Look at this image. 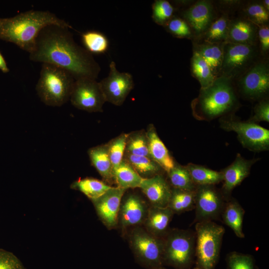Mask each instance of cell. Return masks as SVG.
I'll return each instance as SVG.
<instances>
[{"label":"cell","mask_w":269,"mask_h":269,"mask_svg":"<svg viewBox=\"0 0 269 269\" xmlns=\"http://www.w3.org/2000/svg\"><path fill=\"white\" fill-rule=\"evenodd\" d=\"M226 201L214 185L196 186L193 223L220 220Z\"/></svg>","instance_id":"11"},{"label":"cell","mask_w":269,"mask_h":269,"mask_svg":"<svg viewBox=\"0 0 269 269\" xmlns=\"http://www.w3.org/2000/svg\"><path fill=\"white\" fill-rule=\"evenodd\" d=\"M255 159L248 160L238 153L235 160L221 171L223 185L221 193L226 201L231 197L233 190L248 176Z\"/></svg>","instance_id":"17"},{"label":"cell","mask_w":269,"mask_h":269,"mask_svg":"<svg viewBox=\"0 0 269 269\" xmlns=\"http://www.w3.org/2000/svg\"><path fill=\"white\" fill-rule=\"evenodd\" d=\"M146 132L150 158L159 164L165 172H168L175 164L173 158L158 136L153 125L150 124L148 126Z\"/></svg>","instance_id":"22"},{"label":"cell","mask_w":269,"mask_h":269,"mask_svg":"<svg viewBox=\"0 0 269 269\" xmlns=\"http://www.w3.org/2000/svg\"><path fill=\"white\" fill-rule=\"evenodd\" d=\"M258 46L263 58H269V24L258 27Z\"/></svg>","instance_id":"43"},{"label":"cell","mask_w":269,"mask_h":269,"mask_svg":"<svg viewBox=\"0 0 269 269\" xmlns=\"http://www.w3.org/2000/svg\"><path fill=\"white\" fill-rule=\"evenodd\" d=\"M254 115L249 119V122H269V97L263 99L256 104L254 108Z\"/></svg>","instance_id":"41"},{"label":"cell","mask_w":269,"mask_h":269,"mask_svg":"<svg viewBox=\"0 0 269 269\" xmlns=\"http://www.w3.org/2000/svg\"><path fill=\"white\" fill-rule=\"evenodd\" d=\"M192 42L193 52L199 54L205 61L216 78L219 77L224 43H211L199 39H194Z\"/></svg>","instance_id":"20"},{"label":"cell","mask_w":269,"mask_h":269,"mask_svg":"<svg viewBox=\"0 0 269 269\" xmlns=\"http://www.w3.org/2000/svg\"><path fill=\"white\" fill-rule=\"evenodd\" d=\"M245 211L239 202L231 197L226 201L221 219L223 222L234 232L239 238H244L243 231L244 216Z\"/></svg>","instance_id":"24"},{"label":"cell","mask_w":269,"mask_h":269,"mask_svg":"<svg viewBox=\"0 0 269 269\" xmlns=\"http://www.w3.org/2000/svg\"><path fill=\"white\" fill-rule=\"evenodd\" d=\"M70 27L55 24L44 27L29 53L34 62L54 65L68 72L75 80L96 79L101 70L92 54L74 40Z\"/></svg>","instance_id":"1"},{"label":"cell","mask_w":269,"mask_h":269,"mask_svg":"<svg viewBox=\"0 0 269 269\" xmlns=\"http://www.w3.org/2000/svg\"><path fill=\"white\" fill-rule=\"evenodd\" d=\"M262 58L258 45L225 42L220 76L234 82Z\"/></svg>","instance_id":"7"},{"label":"cell","mask_w":269,"mask_h":269,"mask_svg":"<svg viewBox=\"0 0 269 269\" xmlns=\"http://www.w3.org/2000/svg\"><path fill=\"white\" fill-rule=\"evenodd\" d=\"M130 244L136 260L141 266L148 269L163 267V238L156 237L138 226L131 233Z\"/></svg>","instance_id":"8"},{"label":"cell","mask_w":269,"mask_h":269,"mask_svg":"<svg viewBox=\"0 0 269 269\" xmlns=\"http://www.w3.org/2000/svg\"><path fill=\"white\" fill-rule=\"evenodd\" d=\"M0 70L4 73L9 72V70L7 66L6 62L2 55L0 53Z\"/></svg>","instance_id":"45"},{"label":"cell","mask_w":269,"mask_h":269,"mask_svg":"<svg viewBox=\"0 0 269 269\" xmlns=\"http://www.w3.org/2000/svg\"><path fill=\"white\" fill-rule=\"evenodd\" d=\"M99 83L106 102L117 106L124 103L134 87L132 75L128 72L119 71L114 61L110 63L108 76Z\"/></svg>","instance_id":"13"},{"label":"cell","mask_w":269,"mask_h":269,"mask_svg":"<svg viewBox=\"0 0 269 269\" xmlns=\"http://www.w3.org/2000/svg\"><path fill=\"white\" fill-rule=\"evenodd\" d=\"M128 134L123 133L107 143L109 157L114 170L124 159Z\"/></svg>","instance_id":"37"},{"label":"cell","mask_w":269,"mask_h":269,"mask_svg":"<svg viewBox=\"0 0 269 269\" xmlns=\"http://www.w3.org/2000/svg\"><path fill=\"white\" fill-rule=\"evenodd\" d=\"M220 127L226 131L237 133L243 146L254 151L268 150L269 148V131L250 122H243L230 114L222 117Z\"/></svg>","instance_id":"10"},{"label":"cell","mask_w":269,"mask_h":269,"mask_svg":"<svg viewBox=\"0 0 269 269\" xmlns=\"http://www.w3.org/2000/svg\"><path fill=\"white\" fill-rule=\"evenodd\" d=\"M261 3L264 8L269 11V0H260Z\"/></svg>","instance_id":"46"},{"label":"cell","mask_w":269,"mask_h":269,"mask_svg":"<svg viewBox=\"0 0 269 269\" xmlns=\"http://www.w3.org/2000/svg\"><path fill=\"white\" fill-rule=\"evenodd\" d=\"M75 80L65 70L48 63H42L36 90L45 105L59 107L70 100Z\"/></svg>","instance_id":"4"},{"label":"cell","mask_w":269,"mask_h":269,"mask_svg":"<svg viewBox=\"0 0 269 269\" xmlns=\"http://www.w3.org/2000/svg\"><path fill=\"white\" fill-rule=\"evenodd\" d=\"M139 188L147 198L150 206L158 207L167 206L171 187L163 174L143 179Z\"/></svg>","instance_id":"18"},{"label":"cell","mask_w":269,"mask_h":269,"mask_svg":"<svg viewBox=\"0 0 269 269\" xmlns=\"http://www.w3.org/2000/svg\"><path fill=\"white\" fill-rule=\"evenodd\" d=\"M195 0H175L171 1V3L176 10V13L184 9L195 2Z\"/></svg>","instance_id":"44"},{"label":"cell","mask_w":269,"mask_h":269,"mask_svg":"<svg viewBox=\"0 0 269 269\" xmlns=\"http://www.w3.org/2000/svg\"><path fill=\"white\" fill-rule=\"evenodd\" d=\"M231 18L227 15L219 13L203 35L196 39L211 43H225Z\"/></svg>","instance_id":"26"},{"label":"cell","mask_w":269,"mask_h":269,"mask_svg":"<svg viewBox=\"0 0 269 269\" xmlns=\"http://www.w3.org/2000/svg\"><path fill=\"white\" fill-rule=\"evenodd\" d=\"M190 71L192 76L199 82L201 88L208 87L217 78L205 61L194 52L191 58Z\"/></svg>","instance_id":"32"},{"label":"cell","mask_w":269,"mask_h":269,"mask_svg":"<svg viewBox=\"0 0 269 269\" xmlns=\"http://www.w3.org/2000/svg\"><path fill=\"white\" fill-rule=\"evenodd\" d=\"M192 269H200L196 267H194L193 268H192Z\"/></svg>","instance_id":"48"},{"label":"cell","mask_w":269,"mask_h":269,"mask_svg":"<svg viewBox=\"0 0 269 269\" xmlns=\"http://www.w3.org/2000/svg\"><path fill=\"white\" fill-rule=\"evenodd\" d=\"M237 16L249 20L258 27L269 24V11L260 0H245Z\"/></svg>","instance_id":"27"},{"label":"cell","mask_w":269,"mask_h":269,"mask_svg":"<svg viewBox=\"0 0 269 269\" xmlns=\"http://www.w3.org/2000/svg\"><path fill=\"white\" fill-rule=\"evenodd\" d=\"M125 153L150 157L148 139L145 131L140 130L128 134Z\"/></svg>","instance_id":"34"},{"label":"cell","mask_w":269,"mask_h":269,"mask_svg":"<svg viewBox=\"0 0 269 269\" xmlns=\"http://www.w3.org/2000/svg\"><path fill=\"white\" fill-rule=\"evenodd\" d=\"M163 27L167 32L177 38H186L191 41L194 38L189 24L183 18L176 14Z\"/></svg>","instance_id":"38"},{"label":"cell","mask_w":269,"mask_h":269,"mask_svg":"<svg viewBox=\"0 0 269 269\" xmlns=\"http://www.w3.org/2000/svg\"><path fill=\"white\" fill-rule=\"evenodd\" d=\"M51 24L72 28L65 20L49 11L31 10L12 17L0 18V38L30 53L34 48L40 31Z\"/></svg>","instance_id":"2"},{"label":"cell","mask_w":269,"mask_h":269,"mask_svg":"<svg viewBox=\"0 0 269 269\" xmlns=\"http://www.w3.org/2000/svg\"><path fill=\"white\" fill-rule=\"evenodd\" d=\"M114 178L118 187L126 190L129 188H139L143 179L124 159L114 170Z\"/></svg>","instance_id":"28"},{"label":"cell","mask_w":269,"mask_h":269,"mask_svg":"<svg viewBox=\"0 0 269 269\" xmlns=\"http://www.w3.org/2000/svg\"><path fill=\"white\" fill-rule=\"evenodd\" d=\"M149 206L139 195L130 193L122 198L119 213V221L123 228L143 224Z\"/></svg>","instance_id":"16"},{"label":"cell","mask_w":269,"mask_h":269,"mask_svg":"<svg viewBox=\"0 0 269 269\" xmlns=\"http://www.w3.org/2000/svg\"><path fill=\"white\" fill-rule=\"evenodd\" d=\"M245 0H213V1L218 13L227 15L232 18L237 16Z\"/></svg>","instance_id":"40"},{"label":"cell","mask_w":269,"mask_h":269,"mask_svg":"<svg viewBox=\"0 0 269 269\" xmlns=\"http://www.w3.org/2000/svg\"><path fill=\"white\" fill-rule=\"evenodd\" d=\"M126 190L112 186L102 195L91 201L99 218L109 229L118 225L120 205Z\"/></svg>","instance_id":"15"},{"label":"cell","mask_w":269,"mask_h":269,"mask_svg":"<svg viewBox=\"0 0 269 269\" xmlns=\"http://www.w3.org/2000/svg\"><path fill=\"white\" fill-rule=\"evenodd\" d=\"M238 96L250 101L269 97V59L262 58L234 82Z\"/></svg>","instance_id":"9"},{"label":"cell","mask_w":269,"mask_h":269,"mask_svg":"<svg viewBox=\"0 0 269 269\" xmlns=\"http://www.w3.org/2000/svg\"><path fill=\"white\" fill-rule=\"evenodd\" d=\"M258 26L240 16L231 18L226 42L258 45Z\"/></svg>","instance_id":"19"},{"label":"cell","mask_w":269,"mask_h":269,"mask_svg":"<svg viewBox=\"0 0 269 269\" xmlns=\"http://www.w3.org/2000/svg\"><path fill=\"white\" fill-rule=\"evenodd\" d=\"M165 269V268H164L163 267H160V268H158V269Z\"/></svg>","instance_id":"47"},{"label":"cell","mask_w":269,"mask_h":269,"mask_svg":"<svg viewBox=\"0 0 269 269\" xmlns=\"http://www.w3.org/2000/svg\"><path fill=\"white\" fill-rule=\"evenodd\" d=\"M188 170L194 183L196 185H214L223 181L221 171H215L205 166L193 163L188 164Z\"/></svg>","instance_id":"31"},{"label":"cell","mask_w":269,"mask_h":269,"mask_svg":"<svg viewBox=\"0 0 269 269\" xmlns=\"http://www.w3.org/2000/svg\"><path fill=\"white\" fill-rule=\"evenodd\" d=\"M124 159L127 161L143 179L163 174L164 170L149 157L125 153Z\"/></svg>","instance_id":"25"},{"label":"cell","mask_w":269,"mask_h":269,"mask_svg":"<svg viewBox=\"0 0 269 269\" xmlns=\"http://www.w3.org/2000/svg\"><path fill=\"white\" fill-rule=\"evenodd\" d=\"M176 14L172 3L166 0H155L152 4V18L158 25L163 27Z\"/></svg>","instance_id":"36"},{"label":"cell","mask_w":269,"mask_h":269,"mask_svg":"<svg viewBox=\"0 0 269 269\" xmlns=\"http://www.w3.org/2000/svg\"><path fill=\"white\" fill-rule=\"evenodd\" d=\"M195 239L192 230L170 229L163 238V265L191 269L195 264Z\"/></svg>","instance_id":"6"},{"label":"cell","mask_w":269,"mask_h":269,"mask_svg":"<svg viewBox=\"0 0 269 269\" xmlns=\"http://www.w3.org/2000/svg\"><path fill=\"white\" fill-rule=\"evenodd\" d=\"M174 213L167 206L158 207L150 206L143 223L145 229L152 235L163 238L169 230V225Z\"/></svg>","instance_id":"21"},{"label":"cell","mask_w":269,"mask_h":269,"mask_svg":"<svg viewBox=\"0 0 269 269\" xmlns=\"http://www.w3.org/2000/svg\"><path fill=\"white\" fill-rule=\"evenodd\" d=\"M227 269H256L253 257L237 252H232L227 255Z\"/></svg>","instance_id":"39"},{"label":"cell","mask_w":269,"mask_h":269,"mask_svg":"<svg viewBox=\"0 0 269 269\" xmlns=\"http://www.w3.org/2000/svg\"><path fill=\"white\" fill-rule=\"evenodd\" d=\"M195 190L187 191L171 188L167 207L173 213L180 214L194 209Z\"/></svg>","instance_id":"29"},{"label":"cell","mask_w":269,"mask_h":269,"mask_svg":"<svg viewBox=\"0 0 269 269\" xmlns=\"http://www.w3.org/2000/svg\"><path fill=\"white\" fill-rule=\"evenodd\" d=\"M234 82L219 76L208 87L200 88L199 95L191 102L194 117L210 121L233 114L241 106Z\"/></svg>","instance_id":"3"},{"label":"cell","mask_w":269,"mask_h":269,"mask_svg":"<svg viewBox=\"0 0 269 269\" xmlns=\"http://www.w3.org/2000/svg\"><path fill=\"white\" fill-rule=\"evenodd\" d=\"M225 228L214 221L195 224V267L214 269L220 257Z\"/></svg>","instance_id":"5"},{"label":"cell","mask_w":269,"mask_h":269,"mask_svg":"<svg viewBox=\"0 0 269 269\" xmlns=\"http://www.w3.org/2000/svg\"><path fill=\"white\" fill-rule=\"evenodd\" d=\"M218 14L213 0H195L187 8L176 13L189 24L194 39L203 35Z\"/></svg>","instance_id":"14"},{"label":"cell","mask_w":269,"mask_h":269,"mask_svg":"<svg viewBox=\"0 0 269 269\" xmlns=\"http://www.w3.org/2000/svg\"><path fill=\"white\" fill-rule=\"evenodd\" d=\"M0 269H25L12 253L0 249Z\"/></svg>","instance_id":"42"},{"label":"cell","mask_w":269,"mask_h":269,"mask_svg":"<svg viewBox=\"0 0 269 269\" xmlns=\"http://www.w3.org/2000/svg\"><path fill=\"white\" fill-rule=\"evenodd\" d=\"M112 187L104 181L91 177L78 179L71 185L72 189L80 191L91 201L102 195Z\"/></svg>","instance_id":"30"},{"label":"cell","mask_w":269,"mask_h":269,"mask_svg":"<svg viewBox=\"0 0 269 269\" xmlns=\"http://www.w3.org/2000/svg\"><path fill=\"white\" fill-rule=\"evenodd\" d=\"M70 100L76 108L90 113L102 112L106 102L99 82L89 78L75 80Z\"/></svg>","instance_id":"12"},{"label":"cell","mask_w":269,"mask_h":269,"mask_svg":"<svg viewBox=\"0 0 269 269\" xmlns=\"http://www.w3.org/2000/svg\"><path fill=\"white\" fill-rule=\"evenodd\" d=\"M88 155L92 164L102 177L105 183L114 182L113 166L109 157L107 143L90 148Z\"/></svg>","instance_id":"23"},{"label":"cell","mask_w":269,"mask_h":269,"mask_svg":"<svg viewBox=\"0 0 269 269\" xmlns=\"http://www.w3.org/2000/svg\"><path fill=\"white\" fill-rule=\"evenodd\" d=\"M167 174V181L171 188L187 191L195 190L196 185L193 182L186 166L175 163Z\"/></svg>","instance_id":"33"},{"label":"cell","mask_w":269,"mask_h":269,"mask_svg":"<svg viewBox=\"0 0 269 269\" xmlns=\"http://www.w3.org/2000/svg\"><path fill=\"white\" fill-rule=\"evenodd\" d=\"M82 39L86 49L90 53L102 54L108 49V39L100 32L87 31L82 35Z\"/></svg>","instance_id":"35"}]
</instances>
